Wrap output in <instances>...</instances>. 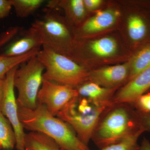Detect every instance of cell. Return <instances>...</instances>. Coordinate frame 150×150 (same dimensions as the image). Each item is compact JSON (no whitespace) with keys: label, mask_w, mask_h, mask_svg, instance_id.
Returning <instances> with one entry per match:
<instances>
[{"label":"cell","mask_w":150,"mask_h":150,"mask_svg":"<svg viewBox=\"0 0 150 150\" xmlns=\"http://www.w3.org/2000/svg\"><path fill=\"white\" fill-rule=\"evenodd\" d=\"M128 32L131 39L134 41L142 40L147 32V27L144 21L140 16H133L128 21Z\"/></svg>","instance_id":"21"},{"label":"cell","mask_w":150,"mask_h":150,"mask_svg":"<svg viewBox=\"0 0 150 150\" xmlns=\"http://www.w3.org/2000/svg\"><path fill=\"white\" fill-rule=\"evenodd\" d=\"M79 95L76 89L73 87L43 79L38 94L37 103L56 116L68 102Z\"/></svg>","instance_id":"8"},{"label":"cell","mask_w":150,"mask_h":150,"mask_svg":"<svg viewBox=\"0 0 150 150\" xmlns=\"http://www.w3.org/2000/svg\"><path fill=\"white\" fill-rule=\"evenodd\" d=\"M45 68L37 56L20 65L14 78V86L18 91V106L34 109L37 95L43 81Z\"/></svg>","instance_id":"5"},{"label":"cell","mask_w":150,"mask_h":150,"mask_svg":"<svg viewBox=\"0 0 150 150\" xmlns=\"http://www.w3.org/2000/svg\"><path fill=\"white\" fill-rule=\"evenodd\" d=\"M19 67L13 68L6 75L2 98L0 103V110L12 126L15 134L17 149L25 150L26 134L19 119L18 105L14 93V78Z\"/></svg>","instance_id":"7"},{"label":"cell","mask_w":150,"mask_h":150,"mask_svg":"<svg viewBox=\"0 0 150 150\" xmlns=\"http://www.w3.org/2000/svg\"><path fill=\"white\" fill-rule=\"evenodd\" d=\"M91 51L98 56L106 57L114 54L117 48V44L114 39L103 38L92 42L89 45Z\"/></svg>","instance_id":"20"},{"label":"cell","mask_w":150,"mask_h":150,"mask_svg":"<svg viewBox=\"0 0 150 150\" xmlns=\"http://www.w3.org/2000/svg\"><path fill=\"white\" fill-rule=\"evenodd\" d=\"M58 6L65 10L67 15L73 22H79L85 16L86 9L83 0L59 1Z\"/></svg>","instance_id":"17"},{"label":"cell","mask_w":150,"mask_h":150,"mask_svg":"<svg viewBox=\"0 0 150 150\" xmlns=\"http://www.w3.org/2000/svg\"><path fill=\"white\" fill-rule=\"evenodd\" d=\"M111 107L96 104L79 95L68 102L56 116L68 123L79 139L88 146L101 116Z\"/></svg>","instance_id":"3"},{"label":"cell","mask_w":150,"mask_h":150,"mask_svg":"<svg viewBox=\"0 0 150 150\" xmlns=\"http://www.w3.org/2000/svg\"><path fill=\"white\" fill-rule=\"evenodd\" d=\"M18 17L24 18L32 15L45 3L44 0H11Z\"/></svg>","instance_id":"18"},{"label":"cell","mask_w":150,"mask_h":150,"mask_svg":"<svg viewBox=\"0 0 150 150\" xmlns=\"http://www.w3.org/2000/svg\"><path fill=\"white\" fill-rule=\"evenodd\" d=\"M76 89L79 95L88 98L96 104L108 107L114 105L112 100L115 89L103 87L92 82L84 83Z\"/></svg>","instance_id":"12"},{"label":"cell","mask_w":150,"mask_h":150,"mask_svg":"<svg viewBox=\"0 0 150 150\" xmlns=\"http://www.w3.org/2000/svg\"><path fill=\"white\" fill-rule=\"evenodd\" d=\"M12 7L11 0H0V19L7 16Z\"/></svg>","instance_id":"26"},{"label":"cell","mask_w":150,"mask_h":150,"mask_svg":"<svg viewBox=\"0 0 150 150\" xmlns=\"http://www.w3.org/2000/svg\"><path fill=\"white\" fill-rule=\"evenodd\" d=\"M144 132V130H141L121 142L109 145L100 150H138L139 147L138 140Z\"/></svg>","instance_id":"22"},{"label":"cell","mask_w":150,"mask_h":150,"mask_svg":"<svg viewBox=\"0 0 150 150\" xmlns=\"http://www.w3.org/2000/svg\"><path fill=\"white\" fill-rule=\"evenodd\" d=\"M150 89V66L129 81L114 95L113 104L133 105L137 99Z\"/></svg>","instance_id":"9"},{"label":"cell","mask_w":150,"mask_h":150,"mask_svg":"<svg viewBox=\"0 0 150 150\" xmlns=\"http://www.w3.org/2000/svg\"><path fill=\"white\" fill-rule=\"evenodd\" d=\"M41 48L34 49L27 54L18 56L7 57L0 55V79L5 77L6 75L13 68L27 62L32 57L37 56Z\"/></svg>","instance_id":"15"},{"label":"cell","mask_w":150,"mask_h":150,"mask_svg":"<svg viewBox=\"0 0 150 150\" xmlns=\"http://www.w3.org/2000/svg\"><path fill=\"white\" fill-rule=\"evenodd\" d=\"M142 130L144 129L133 105L114 104L101 116L91 139L101 149L121 142Z\"/></svg>","instance_id":"2"},{"label":"cell","mask_w":150,"mask_h":150,"mask_svg":"<svg viewBox=\"0 0 150 150\" xmlns=\"http://www.w3.org/2000/svg\"><path fill=\"white\" fill-rule=\"evenodd\" d=\"M84 4L86 9L93 10L100 5L102 3L101 0H84Z\"/></svg>","instance_id":"27"},{"label":"cell","mask_w":150,"mask_h":150,"mask_svg":"<svg viewBox=\"0 0 150 150\" xmlns=\"http://www.w3.org/2000/svg\"><path fill=\"white\" fill-rule=\"evenodd\" d=\"M40 34L43 45L66 55L71 46V35L64 20L54 10H48L43 18L31 25Z\"/></svg>","instance_id":"6"},{"label":"cell","mask_w":150,"mask_h":150,"mask_svg":"<svg viewBox=\"0 0 150 150\" xmlns=\"http://www.w3.org/2000/svg\"><path fill=\"white\" fill-rule=\"evenodd\" d=\"M37 57L45 68L43 79L77 87L89 80V72L69 56L43 45Z\"/></svg>","instance_id":"4"},{"label":"cell","mask_w":150,"mask_h":150,"mask_svg":"<svg viewBox=\"0 0 150 150\" xmlns=\"http://www.w3.org/2000/svg\"><path fill=\"white\" fill-rule=\"evenodd\" d=\"M43 45L40 34L31 27L22 37L12 43L2 55L7 57L22 56L34 49L41 48Z\"/></svg>","instance_id":"11"},{"label":"cell","mask_w":150,"mask_h":150,"mask_svg":"<svg viewBox=\"0 0 150 150\" xmlns=\"http://www.w3.org/2000/svg\"><path fill=\"white\" fill-rule=\"evenodd\" d=\"M18 110L23 129L48 136L62 150H90L68 123L52 115L43 105L38 103L34 109L18 106Z\"/></svg>","instance_id":"1"},{"label":"cell","mask_w":150,"mask_h":150,"mask_svg":"<svg viewBox=\"0 0 150 150\" xmlns=\"http://www.w3.org/2000/svg\"><path fill=\"white\" fill-rule=\"evenodd\" d=\"M25 149L28 150H62L54 140L37 132L26 134Z\"/></svg>","instance_id":"14"},{"label":"cell","mask_w":150,"mask_h":150,"mask_svg":"<svg viewBox=\"0 0 150 150\" xmlns=\"http://www.w3.org/2000/svg\"><path fill=\"white\" fill-rule=\"evenodd\" d=\"M133 105L136 110L150 113V93L140 96Z\"/></svg>","instance_id":"23"},{"label":"cell","mask_w":150,"mask_h":150,"mask_svg":"<svg viewBox=\"0 0 150 150\" xmlns=\"http://www.w3.org/2000/svg\"><path fill=\"white\" fill-rule=\"evenodd\" d=\"M138 150H150L149 141L146 138H144Z\"/></svg>","instance_id":"28"},{"label":"cell","mask_w":150,"mask_h":150,"mask_svg":"<svg viewBox=\"0 0 150 150\" xmlns=\"http://www.w3.org/2000/svg\"><path fill=\"white\" fill-rule=\"evenodd\" d=\"M16 144V139L12 126L0 110V147L11 150Z\"/></svg>","instance_id":"16"},{"label":"cell","mask_w":150,"mask_h":150,"mask_svg":"<svg viewBox=\"0 0 150 150\" xmlns=\"http://www.w3.org/2000/svg\"><path fill=\"white\" fill-rule=\"evenodd\" d=\"M5 78L0 79V103L2 98L3 91H4V83Z\"/></svg>","instance_id":"29"},{"label":"cell","mask_w":150,"mask_h":150,"mask_svg":"<svg viewBox=\"0 0 150 150\" xmlns=\"http://www.w3.org/2000/svg\"><path fill=\"white\" fill-rule=\"evenodd\" d=\"M136 111L140 124L143 129L145 131L150 132V113L142 112L137 110Z\"/></svg>","instance_id":"25"},{"label":"cell","mask_w":150,"mask_h":150,"mask_svg":"<svg viewBox=\"0 0 150 150\" xmlns=\"http://www.w3.org/2000/svg\"><path fill=\"white\" fill-rule=\"evenodd\" d=\"M150 66V46L142 49L134 58L129 74V81Z\"/></svg>","instance_id":"19"},{"label":"cell","mask_w":150,"mask_h":150,"mask_svg":"<svg viewBox=\"0 0 150 150\" xmlns=\"http://www.w3.org/2000/svg\"><path fill=\"white\" fill-rule=\"evenodd\" d=\"M129 69L126 64L103 68L89 72L88 80L103 87L115 89L128 76Z\"/></svg>","instance_id":"10"},{"label":"cell","mask_w":150,"mask_h":150,"mask_svg":"<svg viewBox=\"0 0 150 150\" xmlns=\"http://www.w3.org/2000/svg\"><path fill=\"white\" fill-rule=\"evenodd\" d=\"M20 30L19 27H12L3 33L0 36V48L10 41L19 32Z\"/></svg>","instance_id":"24"},{"label":"cell","mask_w":150,"mask_h":150,"mask_svg":"<svg viewBox=\"0 0 150 150\" xmlns=\"http://www.w3.org/2000/svg\"><path fill=\"white\" fill-rule=\"evenodd\" d=\"M25 150H28L27 149H25Z\"/></svg>","instance_id":"30"},{"label":"cell","mask_w":150,"mask_h":150,"mask_svg":"<svg viewBox=\"0 0 150 150\" xmlns=\"http://www.w3.org/2000/svg\"><path fill=\"white\" fill-rule=\"evenodd\" d=\"M118 16V12L113 11H100L93 17L83 23L79 31L87 34L106 29L115 23Z\"/></svg>","instance_id":"13"}]
</instances>
